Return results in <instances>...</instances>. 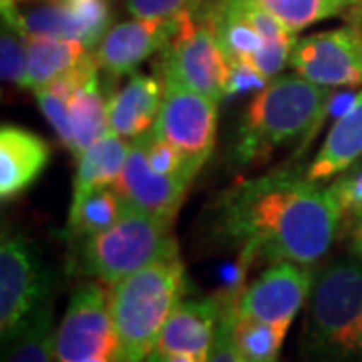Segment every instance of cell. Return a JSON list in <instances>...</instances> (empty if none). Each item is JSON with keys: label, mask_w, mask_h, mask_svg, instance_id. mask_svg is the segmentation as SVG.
I'll use <instances>...</instances> for the list:
<instances>
[{"label": "cell", "mask_w": 362, "mask_h": 362, "mask_svg": "<svg viewBox=\"0 0 362 362\" xmlns=\"http://www.w3.org/2000/svg\"><path fill=\"white\" fill-rule=\"evenodd\" d=\"M163 103V81L137 73L107 101L109 131L125 139H137L156 125Z\"/></svg>", "instance_id": "cell-18"}, {"label": "cell", "mask_w": 362, "mask_h": 362, "mask_svg": "<svg viewBox=\"0 0 362 362\" xmlns=\"http://www.w3.org/2000/svg\"><path fill=\"white\" fill-rule=\"evenodd\" d=\"M99 69L95 54H89L73 71L35 90L40 111L75 157L109 131Z\"/></svg>", "instance_id": "cell-7"}, {"label": "cell", "mask_w": 362, "mask_h": 362, "mask_svg": "<svg viewBox=\"0 0 362 362\" xmlns=\"http://www.w3.org/2000/svg\"><path fill=\"white\" fill-rule=\"evenodd\" d=\"M185 268L180 250L111 286L109 302L123 362L147 361L169 314L181 302Z\"/></svg>", "instance_id": "cell-2"}, {"label": "cell", "mask_w": 362, "mask_h": 362, "mask_svg": "<svg viewBox=\"0 0 362 362\" xmlns=\"http://www.w3.org/2000/svg\"><path fill=\"white\" fill-rule=\"evenodd\" d=\"M175 250L171 221L125 202L121 218L111 228L75 246L73 266L83 276L113 286Z\"/></svg>", "instance_id": "cell-4"}, {"label": "cell", "mask_w": 362, "mask_h": 362, "mask_svg": "<svg viewBox=\"0 0 362 362\" xmlns=\"http://www.w3.org/2000/svg\"><path fill=\"white\" fill-rule=\"evenodd\" d=\"M159 65L161 81L180 83L218 103L228 97L230 63L202 8L177 21L171 39L161 49Z\"/></svg>", "instance_id": "cell-8"}, {"label": "cell", "mask_w": 362, "mask_h": 362, "mask_svg": "<svg viewBox=\"0 0 362 362\" xmlns=\"http://www.w3.org/2000/svg\"><path fill=\"white\" fill-rule=\"evenodd\" d=\"M54 362H123L109 292L101 282L83 284L71 298L54 332Z\"/></svg>", "instance_id": "cell-9"}, {"label": "cell", "mask_w": 362, "mask_h": 362, "mask_svg": "<svg viewBox=\"0 0 362 362\" xmlns=\"http://www.w3.org/2000/svg\"><path fill=\"white\" fill-rule=\"evenodd\" d=\"M125 199L119 195L115 187H103L97 189L78 204H71L69 223H66V235L71 242H83L95 233L103 232L111 228L123 214Z\"/></svg>", "instance_id": "cell-22"}, {"label": "cell", "mask_w": 362, "mask_h": 362, "mask_svg": "<svg viewBox=\"0 0 362 362\" xmlns=\"http://www.w3.org/2000/svg\"><path fill=\"white\" fill-rule=\"evenodd\" d=\"M4 346V362H54L52 302L45 304Z\"/></svg>", "instance_id": "cell-23"}, {"label": "cell", "mask_w": 362, "mask_h": 362, "mask_svg": "<svg viewBox=\"0 0 362 362\" xmlns=\"http://www.w3.org/2000/svg\"><path fill=\"white\" fill-rule=\"evenodd\" d=\"M189 183L192 180L183 175H168L151 168L141 137H137L131 139L129 156L113 187L131 206L173 221Z\"/></svg>", "instance_id": "cell-15"}, {"label": "cell", "mask_w": 362, "mask_h": 362, "mask_svg": "<svg viewBox=\"0 0 362 362\" xmlns=\"http://www.w3.org/2000/svg\"><path fill=\"white\" fill-rule=\"evenodd\" d=\"M207 0H123L125 8L137 18L175 21L185 14L197 13Z\"/></svg>", "instance_id": "cell-27"}, {"label": "cell", "mask_w": 362, "mask_h": 362, "mask_svg": "<svg viewBox=\"0 0 362 362\" xmlns=\"http://www.w3.org/2000/svg\"><path fill=\"white\" fill-rule=\"evenodd\" d=\"M211 354H195V352H181V350L153 349L147 356V362H209Z\"/></svg>", "instance_id": "cell-29"}, {"label": "cell", "mask_w": 362, "mask_h": 362, "mask_svg": "<svg viewBox=\"0 0 362 362\" xmlns=\"http://www.w3.org/2000/svg\"><path fill=\"white\" fill-rule=\"evenodd\" d=\"M362 156V93L330 127L316 159L306 171L308 180L324 181L349 169Z\"/></svg>", "instance_id": "cell-19"}, {"label": "cell", "mask_w": 362, "mask_h": 362, "mask_svg": "<svg viewBox=\"0 0 362 362\" xmlns=\"http://www.w3.org/2000/svg\"><path fill=\"white\" fill-rule=\"evenodd\" d=\"M18 23L26 37L71 39L93 49L109 30L111 8L107 0H33L18 6Z\"/></svg>", "instance_id": "cell-13"}, {"label": "cell", "mask_w": 362, "mask_h": 362, "mask_svg": "<svg viewBox=\"0 0 362 362\" xmlns=\"http://www.w3.org/2000/svg\"><path fill=\"white\" fill-rule=\"evenodd\" d=\"M306 334L308 346L330 358L362 350V264L337 259L318 272Z\"/></svg>", "instance_id": "cell-6"}, {"label": "cell", "mask_w": 362, "mask_h": 362, "mask_svg": "<svg viewBox=\"0 0 362 362\" xmlns=\"http://www.w3.org/2000/svg\"><path fill=\"white\" fill-rule=\"evenodd\" d=\"M51 274L30 242L6 233L0 246V334L16 337L37 312L52 302Z\"/></svg>", "instance_id": "cell-10"}, {"label": "cell", "mask_w": 362, "mask_h": 362, "mask_svg": "<svg viewBox=\"0 0 362 362\" xmlns=\"http://www.w3.org/2000/svg\"><path fill=\"white\" fill-rule=\"evenodd\" d=\"M244 290V288H242ZM240 288H228L221 292L220 300V318L216 326V338L211 346V356L209 362H246L242 352L235 344L233 338V326H235V316H238V300L242 294Z\"/></svg>", "instance_id": "cell-26"}, {"label": "cell", "mask_w": 362, "mask_h": 362, "mask_svg": "<svg viewBox=\"0 0 362 362\" xmlns=\"http://www.w3.org/2000/svg\"><path fill=\"white\" fill-rule=\"evenodd\" d=\"M218 125V101L204 93L163 81V103L153 131L180 149L195 173L211 156Z\"/></svg>", "instance_id": "cell-11"}, {"label": "cell", "mask_w": 362, "mask_h": 362, "mask_svg": "<svg viewBox=\"0 0 362 362\" xmlns=\"http://www.w3.org/2000/svg\"><path fill=\"white\" fill-rule=\"evenodd\" d=\"M340 220L330 185L322 187L294 169L240 181L216 207L218 233L242 247L250 262L259 256L310 266L328 252Z\"/></svg>", "instance_id": "cell-1"}, {"label": "cell", "mask_w": 362, "mask_h": 362, "mask_svg": "<svg viewBox=\"0 0 362 362\" xmlns=\"http://www.w3.org/2000/svg\"><path fill=\"white\" fill-rule=\"evenodd\" d=\"M356 230L352 233V252L362 259V218H358Z\"/></svg>", "instance_id": "cell-30"}, {"label": "cell", "mask_w": 362, "mask_h": 362, "mask_svg": "<svg viewBox=\"0 0 362 362\" xmlns=\"http://www.w3.org/2000/svg\"><path fill=\"white\" fill-rule=\"evenodd\" d=\"M328 89L300 75H278L247 105L240 123L233 157L240 165H256L284 143L298 139L320 121Z\"/></svg>", "instance_id": "cell-3"}, {"label": "cell", "mask_w": 362, "mask_h": 362, "mask_svg": "<svg viewBox=\"0 0 362 362\" xmlns=\"http://www.w3.org/2000/svg\"><path fill=\"white\" fill-rule=\"evenodd\" d=\"M89 49L71 39L57 37H28L26 39V71L23 89L37 90L78 66L87 57Z\"/></svg>", "instance_id": "cell-21"}, {"label": "cell", "mask_w": 362, "mask_h": 362, "mask_svg": "<svg viewBox=\"0 0 362 362\" xmlns=\"http://www.w3.org/2000/svg\"><path fill=\"white\" fill-rule=\"evenodd\" d=\"M310 288L312 274L302 264L276 262L242 290L238 312L288 330Z\"/></svg>", "instance_id": "cell-14"}, {"label": "cell", "mask_w": 362, "mask_h": 362, "mask_svg": "<svg viewBox=\"0 0 362 362\" xmlns=\"http://www.w3.org/2000/svg\"><path fill=\"white\" fill-rule=\"evenodd\" d=\"M288 65L294 73L326 89L362 85V33L340 26L294 40Z\"/></svg>", "instance_id": "cell-12"}, {"label": "cell", "mask_w": 362, "mask_h": 362, "mask_svg": "<svg viewBox=\"0 0 362 362\" xmlns=\"http://www.w3.org/2000/svg\"><path fill=\"white\" fill-rule=\"evenodd\" d=\"M177 21H159V18H133L125 23L109 26L101 42L97 45L95 59L99 66L121 77L133 73L143 61H147L153 52L161 51L171 39Z\"/></svg>", "instance_id": "cell-16"}, {"label": "cell", "mask_w": 362, "mask_h": 362, "mask_svg": "<svg viewBox=\"0 0 362 362\" xmlns=\"http://www.w3.org/2000/svg\"><path fill=\"white\" fill-rule=\"evenodd\" d=\"M296 35L306 26L337 16L361 0H254Z\"/></svg>", "instance_id": "cell-24"}, {"label": "cell", "mask_w": 362, "mask_h": 362, "mask_svg": "<svg viewBox=\"0 0 362 362\" xmlns=\"http://www.w3.org/2000/svg\"><path fill=\"white\" fill-rule=\"evenodd\" d=\"M330 189L342 209V216H352L354 220L362 218V169L346 177H338Z\"/></svg>", "instance_id": "cell-28"}, {"label": "cell", "mask_w": 362, "mask_h": 362, "mask_svg": "<svg viewBox=\"0 0 362 362\" xmlns=\"http://www.w3.org/2000/svg\"><path fill=\"white\" fill-rule=\"evenodd\" d=\"M288 330L238 312L233 338L246 362H278Z\"/></svg>", "instance_id": "cell-25"}, {"label": "cell", "mask_w": 362, "mask_h": 362, "mask_svg": "<svg viewBox=\"0 0 362 362\" xmlns=\"http://www.w3.org/2000/svg\"><path fill=\"white\" fill-rule=\"evenodd\" d=\"M51 159V147L33 131L2 125L0 129V195L11 199L30 187Z\"/></svg>", "instance_id": "cell-17"}, {"label": "cell", "mask_w": 362, "mask_h": 362, "mask_svg": "<svg viewBox=\"0 0 362 362\" xmlns=\"http://www.w3.org/2000/svg\"><path fill=\"white\" fill-rule=\"evenodd\" d=\"M202 11L230 65L254 69L272 81L290 61L294 33L254 0H207Z\"/></svg>", "instance_id": "cell-5"}, {"label": "cell", "mask_w": 362, "mask_h": 362, "mask_svg": "<svg viewBox=\"0 0 362 362\" xmlns=\"http://www.w3.org/2000/svg\"><path fill=\"white\" fill-rule=\"evenodd\" d=\"M129 147L131 141L119 137L113 131H107L103 137L87 147L77 157L73 204H78L97 189L111 187L127 161Z\"/></svg>", "instance_id": "cell-20"}]
</instances>
